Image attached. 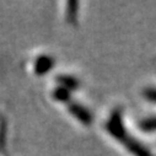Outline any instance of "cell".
I'll return each instance as SVG.
<instances>
[{"label": "cell", "instance_id": "obj_1", "mask_svg": "<svg viewBox=\"0 0 156 156\" xmlns=\"http://www.w3.org/2000/svg\"><path fill=\"white\" fill-rule=\"evenodd\" d=\"M107 130L117 140L123 143L124 146L130 152H133L135 156H151V154L141 144H139L135 139H133V136H129L127 134V132L124 129V126H123V122H122V115H121L119 109H115L112 113L111 118L107 123Z\"/></svg>", "mask_w": 156, "mask_h": 156}, {"label": "cell", "instance_id": "obj_2", "mask_svg": "<svg viewBox=\"0 0 156 156\" xmlns=\"http://www.w3.org/2000/svg\"><path fill=\"white\" fill-rule=\"evenodd\" d=\"M69 112L75 117L77 121L81 122L85 126H90L92 123V117H91L90 112L85 107H83L80 105H77V103H69Z\"/></svg>", "mask_w": 156, "mask_h": 156}, {"label": "cell", "instance_id": "obj_3", "mask_svg": "<svg viewBox=\"0 0 156 156\" xmlns=\"http://www.w3.org/2000/svg\"><path fill=\"white\" fill-rule=\"evenodd\" d=\"M54 65V59L49 55H40L37 58L36 63H34V73L36 75L38 76H41V75H44L47 74L52 66Z\"/></svg>", "mask_w": 156, "mask_h": 156}, {"label": "cell", "instance_id": "obj_4", "mask_svg": "<svg viewBox=\"0 0 156 156\" xmlns=\"http://www.w3.org/2000/svg\"><path fill=\"white\" fill-rule=\"evenodd\" d=\"M57 81L60 84L62 87L66 89V90H76L79 87V81H77L75 77L69 76V75H59L57 76Z\"/></svg>", "mask_w": 156, "mask_h": 156}, {"label": "cell", "instance_id": "obj_5", "mask_svg": "<svg viewBox=\"0 0 156 156\" xmlns=\"http://www.w3.org/2000/svg\"><path fill=\"white\" fill-rule=\"evenodd\" d=\"M77 2H69L68 3V10H66V19L68 22L70 23H75L76 22V17H77Z\"/></svg>", "mask_w": 156, "mask_h": 156}, {"label": "cell", "instance_id": "obj_6", "mask_svg": "<svg viewBox=\"0 0 156 156\" xmlns=\"http://www.w3.org/2000/svg\"><path fill=\"white\" fill-rule=\"evenodd\" d=\"M53 97H54V100H57L59 102H68L69 98H70V91L64 89V87H62V86H59V87H57L54 90Z\"/></svg>", "mask_w": 156, "mask_h": 156}, {"label": "cell", "instance_id": "obj_7", "mask_svg": "<svg viewBox=\"0 0 156 156\" xmlns=\"http://www.w3.org/2000/svg\"><path fill=\"white\" fill-rule=\"evenodd\" d=\"M140 127L143 130L150 132V130H156V118H150V119H145L140 123Z\"/></svg>", "mask_w": 156, "mask_h": 156}, {"label": "cell", "instance_id": "obj_8", "mask_svg": "<svg viewBox=\"0 0 156 156\" xmlns=\"http://www.w3.org/2000/svg\"><path fill=\"white\" fill-rule=\"evenodd\" d=\"M145 96H146L147 100L156 102V90H152V89L151 90H146L145 91Z\"/></svg>", "mask_w": 156, "mask_h": 156}]
</instances>
